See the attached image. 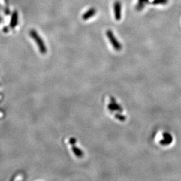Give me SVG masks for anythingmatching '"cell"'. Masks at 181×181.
<instances>
[{"instance_id":"6da1fadb","label":"cell","mask_w":181,"mask_h":181,"mask_svg":"<svg viewBox=\"0 0 181 181\" xmlns=\"http://www.w3.org/2000/svg\"><path fill=\"white\" fill-rule=\"evenodd\" d=\"M29 35L36 43L39 52L42 54H45L47 52V48L42 39V38L39 35L36 30L31 29L29 31Z\"/></svg>"},{"instance_id":"8992f818","label":"cell","mask_w":181,"mask_h":181,"mask_svg":"<svg viewBox=\"0 0 181 181\" xmlns=\"http://www.w3.org/2000/svg\"><path fill=\"white\" fill-rule=\"evenodd\" d=\"M149 0H138V3L136 5V9L137 11H140L144 9L145 4L148 2Z\"/></svg>"},{"instance_id":"3957f363","label":"cell","mask_w":181,"mask_h":181,"mask_svg":"<svg viewBox=\"0 0 181 181\" xmlns=\"http://www.w3.org/2000/svg\"><path fill=\"white\" fill-rule=\"evenodd\" d=\"M122 11V5L120 2L119 1H116L114 4V14L115 19L117 21L120 20L122 16L121 14Z\"/></svg>"},{"instance_id":"5b68a950","label":"cell","mask_w":181,"mask_h":181,"mask_svg":"<svg viewBox=\"0 0 181 181\" xmlns=\"http://www.w3.org/2000/svg\"><path fill=\"white\" fill-rule=\"evenodd\" d=\"M18 24V13L17 11H14L12 13L10 21V27L14 28Z\"/></svg>"},{"instance_id":"7a4b0ae2","label":"cell","mask_w":181,"mask_h":181,"mask_svg":"<svg viewBox=\"0 0 181 181\" xmlns=\"http://www.w3.org/2000/svg\"><path fill=\"white\" fill-rule=\"evenodd\" d=\"M106 35L107 36L110 43L111 44L113 48L115 49L116 50H120L122 48V46L120 43L119 42L118 39L116 38V37L113 34V31L111 30H107L106 31Z\"/></svg>"},{"instance_id":"277c9868","label":"cell","mask_w":181,"mask_h":181,"mask_svg":"<svg viewBox=\"0 0 181 181\" xmlns=\"http://www.w3.org/2000/svg\"><path fill=\"white\" fill-rule=\"evenodd\" d=\"M96 13V10L95 8H91L89 10H88L87 11L83 14L82 15V19L85 21L88 20L92 18Z\"/></svg>"},{"instance_id":"52a82bcc","label":"cell","mask_w":181,"mask_h":181,"mask_svg":"<svg viewBox=\"0 0 181 181\" xmlns=\"http://www.w3.org/2000/svg\"><path fill=\"white\" fill-rule=\"evenodd\" d=\"M168 2V0H154L152 4L154 5H165Z\"/></svg>"},{"instance_id":"ba28073f","label":"cell","mask_w":181,"mask_h":181,"mask_svg":"<svg viewBox=\"0 0 181 181\" xmlns=\"http://www.w3.org/2000/svg\"><path fill=\"white\" fill-rule=\"evenodd\" d=\"M1 21H2V18H1V17H0V23H1Z\"/></svg>"}]
</instances>
